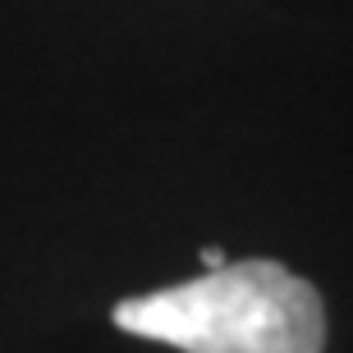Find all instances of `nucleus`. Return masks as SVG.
I'll list each match as a JSON object with an SVG mask.
<instances>
[{
	"label": "nucleus",
	"instance_id": "f257e3e1",
	"mask_svg": "<svg viewBox=\"0 0 353 353\" xmlns=\"http://www.w3.org/2000/svg\"><path fill=\"white\" fill-rule=\"evenodd\" d=\"M115 326L179 353H321L326 307L280 262H225L183 285L115 303Z\"/></svg>",
	"mask_w": 353,
	"mask_h": 353
},
{
	"label": "nucleus",
	"instance_id": "f03ea898",
	"mask_svg": "<svg viewBox=\"0 0 353 353\" xmlns=\"http://www.w3.org/2000/svg\"><path fill=\"white\" fill-rule=\"evenodd\" d=\"M202 266H207V271L225 266V252H221V248H202Z\"/></svg>",
	"mask_w": 353,
	"mask_h": 353
}]
</instances>
